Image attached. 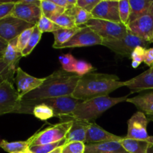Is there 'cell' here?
<instances>
[{"instance_id": "cell-1", "label": "cell", "mask_w": 153, "mask_h": 153, "mask_svg": "<svg viewBox=\"0 0 153 153\" xmlns=\"http://www.w3.org/2000/svg\"><path fill=\"white\" fill-rule=\"evenodd\" d=\"M81 76L68 73L63 69L54 72L45 78L39 88L24 96L22 100H39L73 95Z\"/></svg>"}, {"instance_id": "cell-2", "label": "cell", "mask_w": 153, "mask_h": 153, "mask_svg": "<svg viewBox=\"0 0 153 153\" xmlns=\"http://www.w3.org/2000/svg\"><path fill=\"white\" fill-rule=\"evenodd\" d=\"M123 86L125 82L120 81L116 75L92 72L81 76L72 97L81 101L108 97L115 90Z\"/></svg>"}, {"instance_id": "cell-3", "label": "cell", "mask_w": 153, "mask_h": 153, "mask_svg": "<svg viewBox=\"0 0 153 153\" xmlns=\"http://www.w3.org/2000/svg\"><path fill=\"white\" fill-rule=\"evenodd\" d=\"M127 99L128 96L121 97H110L108 96L82 101L77 105L71 114L67 116L61 117V122L70 121L73 119L90 123L94 122V120L100 117L105 111L119 103L126 101Z\"/></svg>"}, {"instance_id": "cell-4", "label": "cell", "mask_w": 153, "mask_h": 153, "mask_svg": "<svg viewBox=\"0 0 153 153\" xmlns=\"http://www.w3.org/2000/svg\"><path fill=\"white\" fill-rule=\"evenodd\" d=\"M81 100L75 99L72 96L70 97H55V98L44 99L39 100H20V107L16 114H32V110L37 104L46 105L49 106L55 113V117L67 116L75 110L76 107Z\"/></svg>"}, {"instance_id": "cell-5", "label": "cell", "mask_w": 153, "mask_h": 153, "mask_svg": "<svg viewBox=\"0 0 153 153\" xmlns=\"http://www.w3.org/2000/svg\"><path fill=\"white\" fill-rule=\"evenodd\" d=\"M73 125V120L64 121L47 127L42 131L36 132L28 139L29 146L49 144L65 138Z\"/></svg>"}, {"instance_id": "cell-6", "label": "cell", "mask_w": 153, "mask_h": 153, "mask_svg": "<svg viewBox=\"0 0 153 153\" xmlns=\"http://www.w3.org/2000/svg\"><path fill=\"white\" fill-rule=\"evenodd\" d=\"M150 43L128 31V32L121 38L105 39L102 45L106 46L118 55L131 58V53L135 48L142 46L146 49Z\"/></svg>"}, {"instance_id": "cell-7", "label": "cell", "mask_w": 153, "mask_h": 153, "mask_svg": "<svg viewBox=\"0 0 153 153\" xmlns=\"http://www.w3.org/2000/svg\"><path fill=\"white\" fill-rule=\"evenodd\" d=\"M85 25L95 31L103 40L121 38L128 32L127 26L123 24L96 18L88 21Z\"/></svg>"}, {"instance_id": "cell-8", "label": "cell", "mask_w": 153, "mask_h": 153, "mask_svg": "<svg viewBox=\"0 0 153 153\" xmlns=\"http://www.w3.org/2000/svg\"><path fill=\"white\" fill-rule=\"evenodd\" d=\"M13 82L14 81L7 79L0 84V116L16 114L20 107V98Z\"/></svg>"}, {"instance_id": "cell-9", "label": "cell", "mask_w": 153, "mask_h": 153, "mask_svg": "<svg viewBox=\"0 0 153 153\" xmlns=\"http://www.w3.org/2000/svg\"><path fill=\"white\" fill-rule=\"evenodd\" d=\"M34 25L9 15L0 20V37L7 42L19 37L24 31Z\"/></svg>"}, {"instance_id": "cell-10", "label": "cell", "mask_w": 153, "mask_h": 153, "mask_svg": "<svg viewBox=\"0 0 153 153\" xmlns=\"http://www.w3.org/2000/svg\"><path fill=\"white\" fill-rule=\"evenodd\" d=\"M102 42L103 39L100 35L89 27L85 25L83 27H80L79 31L67 43L60 46L59 49L86 47L95 45H102Z\"/></svg>"}, {"instance_id": "cell-11", "label": "cell", "mask_w": 153, "mask_h": 153, "mask_svg": "<svg viewBox=\"0 0 153 153\" xmlns=\"http://www.w3.org/2000/svg\"><path fill=\"white\" fill-rule=\"evenodd\" d=\"M131 34L150 43L153 35V3L150 10L126 25Z\"/></svg>"}, {"instance_id": "cell-12", "label": "cell", "mask_w": 153, "mask_h": 153, "mask_svg": "<svg viewBox=\"0 0 153 153\" xmlns=\"http://www.w3.org/2000/svg\"><path fill=\"white\" fill-rule=\"evenodd\" d=\"M149 120L144 113L137 111L128 120V132L126 137L137 140H145L149 137L147 125Z\"/></svg>"}, {"instance_id": "cell-13", "label": "cell", "mask_w": 153, "mask_h": 153, "mask_svg": "<svg viewBox=\"0 0 153 153\" xmlns=\"http://www.w3.org/2000/svg\"><path fill=\"white\" fill-rule=\"evenodd\" d=\"M44 81L45 78L34 77L23 71L20 67H17L16 76L14 77V82L16 85V91L20 100L28 93L39 88Z\"/></svg>"}, {"instance_id": "cell-14", "label": "cell", "mask_w": 153, "mask_h": 153, "mask_svg": "<svg viewBox=\"0 0 153 153\" xmlns=\"http://www.w3.org/2000/svg\"><path fill=\"white\" fill-rule=\"evenodd\" d=\"M91 14L96 19L122 23L119 13V0H101Z\"/></svg>"}, {"instance_id": "cell-15", "label": "cell", "mask_w": 153, "mask_h": 153, "mask_svg": "<svg viewBox=\"0 0 153 153\" xmlns=\"http://www.w3.org/2000/svg\"><path fill=\"white\" fill-rule=\"evenodd\" d=\"M10 15L25 21L31 25H36L38 23L43 13L40 7L31 5V4H25L20 2V1H16Z\"/></svg>"}, {"instance_id": "cell-16", "label": "cell", "mask_w": 153, "mask_h": 153, "mask_svg": "<svg viewBox=\"0 0 153 153\" xmlns=\"http://www.w3.org/2000/svg\"><path fill=\"white\" fill-rule=\"evenodd\" d=\"M123 138V137L111 134L103 129L95 122H92L87 131L85 144H94L108 141H120Z\"/></svg>"}, {"instance_id": "cell-17", "label": "cell", "mask_w": 153, "mask_h": 153, "mask_svg": "<svg viewBox=\"0 0 153 153\" xmlns=\"http://www.w3.org/2000/svg\"><path fill=\"white\" fill-rule=\"evenodd\" d=\"M125 86L130 90L131 94L153 90V69L149 67L141 74L126 81Z\"/></svg>"}, {"instance_id": "cell-18", "label": "cell", "mask_w": 153, "mask_h": 153, "mask_svg": "<svg viewBox=\"0 0 153 153\" xmlns=\"http://www.w3.org/2000/svg\"><path fill=\"white\" fill-rule=\"evenodd\" d=\"M70 120H73V125L64 138L66 143L70 142H82L85 143L87 131L91 123L76 119Z\"/></svg>"}, {"instance_id": "cell-19", "label": "cell", "mask_w": 153, "mask_h": 153, "mask_svg": "<svg viewBox=\"0 0 153 153\" xmlns=\"http://www.w3.org/2000/svg\"><path fill=\"white\" fill-rule=\"evenodd\" d=\"M85 153H128L120 141H108L85 145Z\"/></svg>"}, {"instance_id": "cell-20", "label": "cell", "mask_w": 153, "mask_h": 153, "mask_svg": "<svg viewBox=\"0 0 153 153\" xmlns=\"http://www.w3.org/2000/svg\"><path fill=\"white\" fill-rule=\"evenodd\" d=\"M153 0H129L130 16L128 24L143 16L150 10Z\"/></svg>"}, {"instance_id": "cell-21", "label": "cell", "mask_w": 153, "mask_h": 153, "mask_svg": "<svg viewBox=\"0 0 153 153\" xmlns=\"http://www.w3.org/2000/svg\"><path fill=\"white\" fill-rule=\"evenodd\" d=\"M126 102L132 103L136 106L139 111L144 113L146 115L153 114V93L137 96L132 98L127 99Z\"/></svg>"}, {"instance_id": "cell-22", "label": "cell", "mask_w": 153, "mask_h": 153, "mask_svg": "<svg viewBox=\"0 0 153 153\" xmlns=\"http://www.w3.org/2000/svg\"><path fill=\"white\" fill-rule=\"evenodd\" d=\"M22 53L17 48V37L8 42L2 60L8 66H12L17 68L19 59L22 58Z\"/></svg>"}, {"instance_id": "cell-23", "label": "cell", "mask_w": 153, "mask_h": 153, "mask_svg": "<svg viewBox=\"0 0 153 153\" xmlns=\"http://www.w3.org/2000/svg\"><path fill=\"white\" fill-rule=\"evenodd\" d=\"M120 143L128 153H146L151 145L145 140H134L126 137H123Z\"/></svg>"}, {"instance_id": "cell-24", "label": "cell", "mask_w": 153, "mask_h": 153, "mask_svg": "<svg viewBox=\"0 0 153 153\" xmlns=\"http://www.w3.org/2000/svg\"><path fill=\"white\" fill-rule=\"evenodd\" d=\"M79 28L80 27H77L75 28H61L54 31L53 35L55 41H54L52 47L54 49H59L60 46L67 43L79 31Z\"/></svg>"}, {"instance_id": "cell-25", "label": "cell", "mask_w": 153, "mask_h": 153, "mask_svg": "<svg viewBox=\"0 0 153 153\" xmlns=\"http://www.w3.org/2000/svg\"><path fill=\"white\" fill-rule=\"evenodd\" d=\"M40 8L43 15L52 20L54 18L62 14L66 11L65 9L57 5L52 0H41Z\"/></svg>"}, {"instance_id": "cell-26", "label": "cell", "mask_w": 153, "mask_h": 153, "mask_svg": "<svg viewBox=\"0 0 153 153\" xmlns=\"http://www.w3.org/2000/svg\"><path fill=\"white\" fill-rule=\"evenodd\" d=\"M67 13L73 16L75 19V22L77 27H79L80 25H85L89 20L94 18L91 13L88 12L87 10L81 8L79 6L75 5L72 8L66 10Z\"/></svg>"}, {"instance_id": "cell-27", "label": "cell", "mask_w": 153, "mask_h": 153, "mask_svg": "<svg viewBox=\"0 0 153 153\" xmlns=\"http://www.w3.org/2000/svg\"><path fill=\"white\" fill-rule=\"evenodd\" d=\"M0 148L8 153L22 152L30 148L28 140L9 142L6 140H0Z\"/></svg>"}, {"instance_id": "cell-28", "label": "cell", "mask_w": 153, "mask_h": 153, "mask_svg": "<svg viewBox=\"0 0 153 153\" xmlns=\"http://www.w3.org/2000/svg\"><path fill=\"white\" fill-rule=\"evenodd\" d=\"M32 114L40 120H47L55 117L54 111L49 106L43 103L34 106L32 110Z\"/></svg>"}, {"instance_id": "cell-29", "label": "cell", "mask_w": 153, "mask_h": 153, "mask_svg": "<svg viewBox=\"0 0 153 153\" xmlns=\"http://www.w3.org/2000/svg\"><path fill=\"white\" fill-rule=\"evenodd\" d=\"M42 34H43V33L38 29L37 25H34L32 34H31V37H30L29 40H28L25 48L22 50V57L28 56V55H29L31 53L33 49L35 48V46H37V43L40 42V39H41V37H42Z\"/></svg>"}, {"instance_id": "cell-30", "label": "cell", "mask_w": 153, "mask_h": 153, "mask_svg": "<svg viewBox=\"0 0 153 153\" xmlns=\"http://www.w3.org/2000/svg\"><path fill=\"white\" fill-rule=\"evenodd\" d=\"M56 25L61 28H77V25H76L75 22V19L73 16L67 13V12H64L62 14L59 15V16H56L52 19Z\"/></svg>"}, {"instance_id": "cell-31", "label": "cell", "mask_w": 153, "mask_h": 153, "mask_svg": "<svg viewBox=\"0 0 153 153\" xmlns=\"http://www.w3.org/2000/svg\"><path fill=\"white\" fill-rule=\"evenodd\" d=\"M65 143V139H63V140H60V141L55 142V143L31 146L29 149L32 152V153H49L52 152V151L55 150L57 148L64 146Z\"/></svg>"}, {"instance_id": "cell-32", "label": "cell", "mask_w": 153, "mask_h": 153, "mask_svg": "<svg viewBox=\"0 0 153 153\" xmlns=\"http://www.w3.org/2000/svg\"><path fill=\"white\" fill-rule=\"evenodd\" d=\"M38 28V29L41 31L42 33L45 32H52L56 31V30L61 28V27L58 26V25L55 23L52 19L46 17L44 15H42L39 20L38 23L36 25Z\"/></svg>"}, {"instance_id": "cell-33", "label": "cell", "mask_w": 153, "mask_h": 153, "mask_svg": "<svg viewBox=\"0 0 153 153\" xmlns=\"http://www.w3.org/2000/svg\"><path fill=\"white\" fill-rule=\"evenodd\" d=\"M129 0H120L119 1V13L122 24L127 25L130 16Z\"/></svg>"}, {"instance_id": "cell-34", "label": "cell", "mask_w": 153, "mask_h": 153, "mask_svg": "<svg viewBox=\"0 0 153 153\" xmlns=\"http://www.w3.org/2000/svg\"><path fill=\"white\" fill-rule=\"evenodd\" d=\"M59 61L62 65L63 70L68 72V73H74L75 66H76L77 60L71 54L61 55L59 57Z\"/></svg>"}, {"instance_id": "cell-35", "label": "cell", "mask_w": 153, "mask_h": 153, "mask_svg": "<svg viewBox=\"0 0 153 153\" xmlns=\"http://www.w3.org/2000/svg\"><path fill=\"white\" fill-rule=\"evenodd\" d=\"M85 143L82 142H70L63 146L62 153H85Z\"/></svg>"}, {"instance_id": "cell-36", "label": "cell", "mask_w": 153, "mask_h": 153, "mask_svg": "<svg viewBox=\"0 0 153 153\" xmlns=\"http://www.w3.org/2000/svg\"><path fill=\"white\" fill-rule=\"evenodd\" d=\"M94 68L89 63L84 61H77L74 69V73L79 75V76H83L85 75L92 73Z\"/></svg>"}, {"instance_id": "cell-37", "label": "cell", "mask_w": 153, "mask_h": 153, "mask_svg": "<svg viewBox=\"0 0 153 153\" xmlns=\"http://www.w3.org/2000/svg\"><path fill=\"white\" fill-rule=\"evenodd\" d=\"M34 27L24 31L23 32L17 37V48L21 53H22V50L25 48L28 40H29L30 37H31V34H32Z\"/></svg>"}, {"instance_id": "cell-38", "label": "cell", "mask_w": 153, "mask_h": 153, "mask_svg": "<svg viewBox=\"0 0 153 153\" xmlns=\"http://www.w3.org/2000/svg\"><path fill=\"white\" fill-rule=\"evenodd\" d=\"M100 1L101 0H77L76 5L91 13Z\"/></svg>"}, {"instance_id": "cell-39", "label": "cell", "mask_w": 153, "mask_h": 153, "mask_svg": "<svg viewBox=\"0 0 153 153\" xmlns=\"http://www.w3.org/2000/svg\"><path fill=\"white\" fill-rule=\"evenodd\" d=\"M16 1H6L4 4H0V20L6 16L10 15L13 11V7L16 4Z\"/></svg>"}, {"instance_id": "cell-40", "label": "cell", "mask_w": 153, "mask_h": 153, "mask_svg": "<svg viewBox=\"0 0 153 153\" xmlns=\"http://www.w3.org/2000/svg\"><path fill=\"white\" fill-rule=\"evenodd\" d=\"M146 49L142 47V46H137V48H135L132 52V53H131V60L134 61H137L140 64L143 62V58H144V54Z\"/></svg>"}, {"instance_id": "cell-41", "label": "cell", "mask_w": 153, "mask_h": 153, "mask_svg": "<svg viewBox=\"0 0 153 153\" xmlns=\"http://www.w3.org/2000/svg\"><path fill=\"white\" fill-rule=\"evenodd\" d=\"M55 4L63 7L66 10L72 8L77 4V0H52Z\"/></svg>"}, {"instance_id": "cell-42", "label": "cell", "mask_w": 153, "mask_h": 153, "mask_svg": "<svg viewBox=\"0 0 153 153\" xmlns=\"http://www.w3.org/2000/svg\"><path fill=\"white\" fill-rule=\"evenodd\" d=\"M143 62L151 67L153 65V47L146 49L145 51Z\"/></svg>"}, {"instance_id": "cell-43", "label": "cell", "mask_w": 153, "mask_h": 153, "mask_svg": "<svg viewBox=\"0 0 153 153\" xmlns=\"http://www.w3.org/2000/svg\"><path fill=\"white\" fill-rule=\"evenodd\" d=\"M7 45H8V42H7L5 40L0 37V60L3 58V55H4V52L7 49Z\"/></svg>"}, {"instance_id": "cell-44", "label": "cell", "mask_w": 153, "mask_h": 153, "mask_svg": "<svg viewBox=\"0 0 153 153\" xmlns=\"http://www.w3.org/2000/svg\"><path fill=\"white\" fill-rule=\"evenodd\" d=\"M20 2L25 4H31V5L41 7V0H21Z\"/></svg>"}, {"instance_id": "cell-45", "label": "cell", "mask_w": 153, "mask_h": 153, "mask_svg": "<svg viewBox=\"0 0 153 153\" xmlns=\"http://www.w3.org/2000/svg\"><path fill=\"white\" fill-rule=\"evenodd\" d=\"M8 67V65L3 61L2 59L0 60V75Z\"/></svg>"}, {"instance_id": "cell-46", "label": "cell", "mask_w": 153, "mask_h": 153, "mask_svg": "<svg viewBox=\"0 0 153 153\" xmlns=\"http://www.w3.org/2000/svg\"><path fill=\"white\" fill-rule=\"evenodd\" d=\"M63 146H60V147L57 148V149H55V150L52 151V152H49V153H62Z\"/></svg>"}, {"instance_id": "cell-47", "label": "cell", "mask_w": 153, "mask_h": 153, "mask_svg": "<svg viewBox=\"0 0 153 153\" xmlns=\"http://www.w3.org/2000/svg\"><path fill=\"white\" fill-rule=\"evenodd\" d=\"M140 63L137 62V61H131V67H133V68H137V67L140 66Z\"/></svg>"}, {"instance_id": "cell-48", "label": "cell", "mask_w": 153, "mask_h": 153, "mask_svg": "<svg viewBox=\"0 0 153 153\" xmlns=\"http://www.w3.org/2000/svg\"><path fill=\"white\" fill-rule=\"evenodd\" d=\"M146 141L153 146V136H149Z\"/></svg>"}, {"instance_id": "cell-49", "label": "cell", "mask_w": 153, "mask_h": 153, "mask_svg": "<svg viewBox=\"0 0 153 153\" xmlns=\"http://www.w3.org/2000/svg\"><path fill=\"white\" fill-rule=\"evenodd\" d=\"M146 153H153V146L152 145H150L149 147L147 149V152Z\"/></svg>"}, {"instance_id": "cell-50", "label": "cell", "mask_w": 153, "mask_h": 153, "mask_svg": "<svg viewBox=\"0 0 153 153\" xmlns=\"http://www.w3.org/2000/svg\"><path fill=\"white\" fill-rule=\"evenodd\" d=\"M146 117H147V119L149 120V121H153V114L146 115Z\"/></svg>"}, {"instance_id": "cell-51", "label": "cell", "mask_w": 153, "mask_h": 153, "mask_svg": "<svg viewBox=\"0 0 153 153\" xmlns=\"http://www.w3.org/2000/svg\"><path fill=\"white\" fill-rule=\"evenodd\" d=\"M24 153H32V152H31V151L29 149H27L26 151H25V152H24Z\"/></svg>"}, {"instance_id": "cell-52", "label": "cell", "mask_w": 153, "mask_h": 153, "mask_svg": "<svg viewBox=\"0 0 153 153\" xmlns=\"http://www.w3.org/2000/svg\"><path fill=\"white\" fill-rule=\"evenodd\" d=\"M150 43H153V35L152 37V39H151V40H150Z\"/></svg>"}, {"instance_id": "cell-53", "label": "cell", "mask_w": 153, "mask_h": 153, "mask_svg": "<svg viewBox=\"0 0 153 153\" xmlns=\"http://www.w3.org/2000/svg\"><path fill=\"white\" fill-rule=\"evenodd\" d=\"M16 153H24V152H16Z\"/></svg>"}, {"instance_id": "cell-54", "label": "cell", "mask_w": 153, "mask_h": 153, "mask_svg": "<svg viewBox=\"0 0 153 153\" xmlns=\"http://www.w3.org/2000/svg\"><path fill=\"white\" fill-rule=\"evenodd\" d=\"M151 68H152V69H153V65L152 66V67H151Z\"/></svg>"}]
</instances>
